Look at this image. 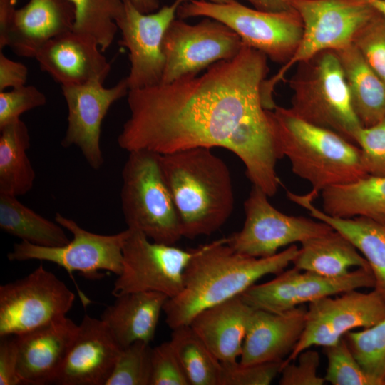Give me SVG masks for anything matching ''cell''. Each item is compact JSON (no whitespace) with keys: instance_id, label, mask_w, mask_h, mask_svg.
I'll return each instance as SVG.
<instances>
[{"instance_id":"5","label":"cell","mask_w":385,"mask_h":385,"mask_svg":"<svg viewBox=\"0 0 385 385\" xmlns=\"http://www.w3.org/2000/svg\"><path fill=\"white\" fill-rule=\"evenodd\" d=\"M297 65L289 81L293 91L291 111L304 120L356 144V133L362 125L352 107L336 52L324 51Z\"/></svg>"},{"instance_id":"8","label":"cell","mask_w":385,"mask_h":385,"mask_svg":"<svg viewBox=\"0 0 385 385\" xmlns=\"http://www.w3.org/2000/svg\"><path fill=\"white\" fill-rule=\"evenodd\" d=\"M177 16L182 19L204 16L222 22L238 34L244 44L284 64L294 54L303 32L302 21L295 10L268 12L238 1L214 4L190 0L178 7Z\"/></svg>"},{"instance_id":"43","label":"cell","mask_w":385,"mask_h":385,"mask_svg":"<svg viewBox=\"0 0 385 385\" xmlns=\"http://www.w3.org/2000/svg\"><path fill=\"white\" fill-rule=\"evenodd\" d=\"M28 78V68L21 62L7 58L0 51V92L8 88H15L25 86Z\"/></svg>"},{"instance_id":"1","label":"cell","mask_w":385,"mask_h":385,"mask_svg":"<svg viewBox=\"0 0 385 385\" xmlns=\"http://www.w3.org/2000/svg\"><path fill=\"white\" fill-rule=\"evenodd\" d=\"M267 57L243 45L232 58L216 62L202 75L129 90V118L117 138L131 152L160 155L205 147L223 148L243 163L246 174L269 197L277 191L280 155L272 110L262 88Z\"/></svg>"},{"instance_id":"23","label":"cell","mask_w":385,"mask_h":385,"mask_svg":"<svg viewBox=\"0 0 385 385\" xmlns=\"http://www.w3.org/2000/svg\"><path fill=\"white\" fill-rule=\"evenodd\" d=\"M253 309L239 295L200 311L188 325L222 364L235 363Z\"/></svg>"},{"instance_id":"39","label":"cell","mask_w":385,"mask_h":385,"mask_svg":"<svg viewBox=\"0 0 385 385\" xmlns=\"http://www.w3.org/2000/svg\"><path fill=\"white\" fill-rule=\"evenodd\" d=\"M150 385H190L170 340L152 349Z\"/></svg>"},{"instance_id":"46","label":"cell","mask_w":385,"mask_h":385,"mask_svg":"<svg viewBox=\"0 0 385 385\" xmlns=\"http://www.w3.org/2000/svg\"><path fill=\"white\" fill-rule=\"evenodd\" d=\"M133 5L141 12L149 14L159 9V0H130Z\"/></svg>"},{"instance_id":"10","label":"cell","mask_w":385,"mask_h":385,"mask_svg":"<svg viewBox=\"0 0 385 385\" xmlns=\"http://www.w3.org/2000/svg\"><path fill=\"white\" fill-rule=\"evenodd\" d=\"M75 294L40 265L26 277L0 286V337L17 336L66 317Z\"/></svg>"},{"instance_id":"29","label":"cell","mask_w":385,"mask_h":385,"mask_svg":"<svg viewBox=\"0 0 385 385\" xmlns=\"http://www.w3.org/2000/svg\"><path fill=\"white\" fill-rule=\"evenodd\" d=\"M30 135L20 118L0 128V193L23 195L34 187L36 173L27 155Z\"/></svg>"},{"instance_id":"12","label":"cell","mask_w":385,"mask_h":385,"mask_svg":"<svg viewBox=\"0 0 385 385\" xmlns=\"http://www.w3.org/2000/svg\"><path fill=\"white\" fill-rule=\"evenodd\" d=\"M244 43L226 24L205 17L196 24L173 19L163 36L165 66L161 83L197 73L213 63L234 58Z\"/></svg>"},{"instance_id":"40","label":"cell","mask_w":385,"mask_h":385,"mask_svg":"<svg viewBox=\"0 0 385 385\" xmlns=\"http://www.w3.org/2000/svg\"><path fill=\"white\" fill-rule=\"evenodd\" d=\"M46 97L34 86H23L0 92V128L20 118L31 109L43 106Z\"/></svg>"},{"instance_id":"45","label":"cell","mask_w":385,"mask_h":385,"mask_svg":"<svg viewBox=\"0 0 385 385\" xmlns=\"http://www.w3.org/2000/svg\"><path fill=\"white\" fill-rule=\"evenodd\" d=\"M255 9L268 12H284L294 10L290 0H247Z\"/></svg>"},{"instance_id":"21","label":"cell","mask_w":385,"mask_h":385,"mask_svg":"<svg viewBox=\"0 0 385 385\" xmlns=\"http://www.w3.org/2000/svg\"><path fill=\"white\" fill-rule=\"evenodd\" d=\"M306 314L307 308L302 304L282 312L254 309L239 363L249 365L284 361L303 333Z\"/></svg>"},{"instance_id":"17","label":"cell","mask_w":385,"mask_h":385,"mask_svg":"<svg viewBox=\"0 0 385 385\" xmlns=\"http://www.w3.org/2000/svg\"><path fill=\"white\" fill-rule=\"evenodd\" d=\"M68 107V126L61 140L63 148L77 147L88 165L99 170L104 162L101 148V125L111 106L128 95L126 78L106 88L91 81L81 85L63 86Z\"/></svg>"},{"instance_id":"33","label":"cell","mask_w":385,"mask_h":385,"mask_svg":"<svg viewBox=\"0 0 385 385\" xmlns=\"http://www.w3.org/2000/svg\"><path fill=\"white\" fill-rule=\"evenodd\" d=\"M364 371L376 383H385V318L375 325L343 337Z\"/></svg>"},{"instance_id":"15","label":"cell","mask_w":385,"mask_h":385,"mask_svg":"<svg viewBox=\"0 0 385 385\" xmlns=\"http://www.w3.org/2000/svg\"><path fill=\"white\" fill-rule=\"evenodd\" d=\"M374 284L369 267H358L344 276L327 277L293 267L270 281L254 284L240 297L253 309L282 312L322 297L374 288Z\"/></svg>"},{"instance_id":"16","label":"cell","mask_w":385,"mask_h":385,"mask_svg":"<svg viewBox=\"0 0 385 385\" xmlns=\"http://www.w3.org/2000/svg\"><path fill=\"white\" fill-rule=\"evenodd\" d=\"M188 1L175 0L157 11L145 14L130 0H123V9L115 23L121 33L119 44L129 51L130 69L125 78L129 90L161 83L165 66L163 36L178 7Z\"/></svg>"},{"instance_id":"47","label":"cell","mask_w":385,"mask_h":385,"mask_svg":"<svg viewBox=\"0 0 385 385\" xmlns=\"http://www.w3.org/2000/svg\"><path fill=\"white\" fill-rule=\"evenodd\" d=\"M371 6L385 17V0H367Z\"/></svg>"},{"instance_id":"36","label":"cell","mask_w":385,"mask_h":385,"mask_svg":"<svg viewBox=\"0 0 385 385\" xmlns=\"http://www.w3.org/2000/svg\"><path fill=\"white\" fill-rule=\"evenodd\" d=\"M352 43L385 81V17L379 12L356 34Z\"/></svg>"},{"instance_id":"41","label":"cell","mask_w":385,"mask_h":385,"mask_svg":"<svg viewBox=\"0 0 385 385\" xmlns=\"http://www.w3.org/2000/svg\"><path fill=\"white\" fill-rule=\"evenodd\" d=\"M297 363H284L280 371V385H323L324 377L318 375L320 364L319 353L311 348L302 351L297 357Z\"/></svg>"},{"instance_id":"14","label":"cell","mask_w":385,"mask_h":385,"mask_svg":"<svg viewBox=\"0 0 385 385\" xmlns=\"http://www.w3.org/2000/svg\"><path fill=\"white\" fill-rule=\"evenodd\" d=\"M385 318V297L376 289L350 290L309 303L303 333L284 363L296 360L304 350L339 341L356 328L372 327Z\"/></svg>"},{"instance_id":"19","label":"cell","mask_w":385,"mask_h":385,"mask_svg":"<svg viewBox=\"0 0 385 385\" xmlns=\"http://www.w3.org/2000/svg\"><path fill=\"white\" fill-rule=\"evenodd\" d=\"M103 53L92 36L72 29L48 41L35 58L61 86L81 85L104 83L111 64Z\"/></svg>"},{"instance_id":"44","label":"cell","mask_w":385,"mask_h":385,"mask_svg":"<svg viewBox=\"0 0 385 385\" xmlns=\"http://www.w3.org/2000/svg\"><path fill=\"white\" fill-rule=\"evenodd\" d=\"M16 0H0V50L2 49L6 34L12 21Z\"/></svg>"},{"instance_id":"6","label":"cell","mask_w":385,"mask_h":385,"mask_svg":"<svg viewBox=\"0 0 385 385\" xmlns=\"http://www.w3.org/2000/svg\"><path fill=\"white\" fill-rule=\"evenodd\" d=\"M160 155L148 150L128 152L122 169L121 208L128 229L153 242L175 245L183 235Z\"/></svg>"},{"instance_id":"18","label":"cell","mask_w":385,"mask_h":385,"mask_svg":"<svg viewBox=\"0 0 385 385\" xmlns=\"http://www.w3.org/2000/svg\"><path fill=\"white\" fill-rule=\"evenodd\" d=\"M122 349L101 319L85 314L54 384L106 385Z\"/></svg>"},{"instance_id":"24","label":"cell","mask_w":385,"mask_h":385,"mask_svg":"<svg viewBox=\"0 0 385 385\" xmlns=\"http://www.w3.org/2000/svg\"><path fill=\"white\" fill-rule=\"evenodd\" d=\"M287 196L308 210L314 219L327 223L342 234L356 247L369 265L375 280L374 289L385 297V223L363 216H330L313 205L318 195L312 191L304 195L288 192Z\"/></svg>"},{"instance_id":"4","label":"cell","mask_w":385,"mask_h":385,"mask_svg":"<svg viewBox=\"0 0 385 385\" xmlns=\"http://www.w3.org/2000/svg\"><path fill=\"white\" fill-rule=\"evenodd\" d=\"M277 144L297 175L317 195L324 189L360 180L366 172L359 147L338 133L296 115L290 108L272 110Z\"/></svg>"},{"instance_id":"26","label":"cell","mask_w":385,"mask_h":385,"mask_svg":"<svg viewBox=\"0 0 385 385\" xmlns=\"http://www.w3.org/2000/svg\"><path fill=\"white\" fill-rule=\"evenodd\" d=\"M334 51L344 73L352 107L361 125L376 124L385 117V81L353 43Z\"/></svg>"},{"instance_id":"7","label":"cell","mask_w":385,"mask_h":385,"mask_svg":"<svg viewBox=\"0 0 385 385\" xmlns=\"http://www.w3.org/2000/svg\"><path fill=\"white\" fill-rule=\"evenodd\" d=\"M303 23L300 43L292 58L277 73L265 80L262 89L267 107L275 105L274 86L294 65L315 54L337 51L351 43L357 32L376 14L367 0H290Z\"/></svg>"},{"instance_id":"32","label":"cell","mask_w":385,"mask_h":385,"mask_svg":"<svg viewBox=\"0 0 385 385\" xmlns=\"http://www.w3.org/2000/svg\"><path fill=\"white\" fill-rule=\"evenodd\" d=\"M75 9L73 30L92 36L105 52L118 30L116 19L123 9V0H68Z\"/></svg>"},{"instance_id":"2","label":"cell","mask_w":385,"mask_h":385,"mask_svg":"<svg viewBox=\"0 0 385 385\" xmlns=\"http://www.w3.org/2000/svg\"><path fill=\"white\" fill-rule=\"evenodd\" d=\"M227 242L225 237L198 247L185 268L181 292L163 307L171 329L188 325L200 311L240 295L264 276L282 272L299 252L293 244L272 256L254 257L234 251Z\"/></svg>"},{"instance_id":"22","label":"cell","mask_w":385,"mask_h":385,"mask_svg":"<svg viewBox=\"0 0 385 385\" xmlns=\"http://www.w3.org/2000/svg\"><path fill=\"white\" fill-rule=\"evenodd\" d=\"M74 21L68 0H29L16 9L2 49L9 46L19 56L35 58L48 41L73 29Z\"/></svg>"},{"instance_id":"9","label":"cell","mask_w":385,"mask_h":385,"mask_svg":"<svg viewBox=\"0 0 385 385\" xmlns=\"http://www.w3.org/2000/svg\"><path fill=\"white\" fill-rule=\"evenodd\" d=\"M55 221L73 235L63 246L43 247L26 241L15 243L7 255L10 261L37 260L54 263L73 277L78 272L88 279H100L105 270L118 276L123 267V248L130 230L101 235L82 228L73 219L56 213Z\"/></svg>"},{"instance_id":"13","label":"cell","mask_w":385,"mask_h":385,"mask_svg":"<svg viewBox=\"0 0 385 385\" xmlns=\"http://www.w3.org/2000/svg\"><path fill=\"white\" fill-rule=\"evenodd\" d=\"M268 195L253 185L245 201L242 228L227 237V245L235 252L254 257L277 254L284 246L302 242L334 229L315 219L284 214L268 200Z\"/></svg>"},{"instance_id":"49","label":"cell","mask_w":385,"mask_h":385,"mask_svg":"<svg viewBox=\"0 0 385 385\" xmlns=\"http://www.w3.org/2000/svg\"><path fill=\"white\" fill-rule=\"evenodd\" d=\"M384 385H385V383H384Z\"/></svg>"},{"instance_id":"3","label":"cell","mask_w":385,"mask_h":385,"mask_svg":"<svg viewBox=\"0 0 385 385\" xmlns=\"http://www.w3.org/2000/svg\"><path fill=\"white\" fill-rule=\"evenodd\" d=\"M160 163L183 237L218 230L234 209L232 178L224 160L212 148L197 147L160 155Z\"/></svg>"},{"instance_id":"28","label":"cell","mask_w":385,"mask_h":385,"mask_svg":"<svg viewBox=\"0 0 385 385\" xmlns=\"http://www.w3.org/2000/svg\"><path fill=\"white\" fill-rule=\"evenodd\" d=\"M322 192L323 211L330 216H363L385 223V177L368 175Z\"/></svg>"},{"instance_id":"11","label":"cell","mask_w":385,"mask_h":385,"mask_svg":"<svg viewBox=\"0 0 385 385\" xmlns=\"http://www.w3.org/2000/svg\"><path fill=\"white\" fill-rule=\"evenodd\" d=\"M197 250L155 242L130 230L123 248L122 271L112 294L149 291L175 297L183 287L185 268Z\"/></svg>"},{"instance_id":"27","label":"cell","mask_w":385,"mask_h":385,"mask_svg":"<svg viewBox=\"0 0 385 385\" xmlns=\"http://www.w3.org/2000/svg\"><path fill=\"white\" fill-rule=\"evenodd\" d=\"M294 267L327 277L348 274L351 267H369L364 257L342 234L332 230L301 242Z\"/></svg>"},{"instance_id":"25","label":"cell","mask_w":385,"mask_h":385,"mask_svg":"<svg viewBox=\"0 0 385 385\" xmlns=\"http://www.w3.org/2000/svg\"><path fill=\"white\" fill-rule=\"evenodd\" d=\"M101 319L124 348L130 344L153 341L161 312L168 297L157 292H135L115 297Z\"/></svg>"},{"instance_id":"30","label":"cell","mask_w":385,"mask_h":385,"mask_svg":"<svg viewBox=\"0 0 385 385\" xmlns=\"http://www.w3.org/2000/svg\"><path fill=\"white\" fill-rule=\"evenodd\" d=\"M0 228L6 233L43 247L70 242L64 228L21 202L16 196L0 193Z\"/></svg>"},{"instance_id":"42","label":"cell","mask_w":385,"mask_h":385,"mask_svg":"<svg viewBox=\"0 0 385 385\" xmlns=\"http://www.w3.org/2000/svg\"><path fill=\"white\" fill-rule=\"evenodd\" d=\"M17 366L18 347L15 336L0 337V385L23 384Z\"/></svg>"},{"instance_id":"48","label":"cell","mask_w":385,"mask_h":385,"mask_svg":"<svg viewBox=\"0 0 385 385\" xmlns=\"http://www.w3.org/2000/svg\"><path fill=\"white\" fill-rule=\"evenodd\" d=\"M201 1H206L208 2L214 3V4H229L234 1H237V0H201Z\"/></svg>"},{"instance_id":"38","label":"cell","mask_w":385,"mask_h":385,"mask_svg":"<svg viewBox=\"0 0 385 385\" xmlns=\"http://www.w3.org/2000/svg\"><path fill=\"white\" fill-rule=\"evenodd\" d=\"M283 361L242 365L222 364L220 385H269L279 374Z\"/></svg>"},{"instance_id":"34","label":"cell","mask_w":385,"mask_h":385,"mask_svg":"<svg viewBox=\"0 0 385 385\" xmlns=\"http://www.w3.org/2000/svg\"><path fill=\"white\" fill-rule=\"evenodd\" d=\"M152 349L143 341L123 348L106 385H150Z\"/></svg>"},{"instance_id":"35","label":"cell","mask_w":385,"mask_h":385,"mask_svg":"<svg viewBox=\"0 0 385 385\" xmlns=\"http://www.w3.org/2000/svg\"><path fill=\"white\" fill-rule=\"evenodd\" d=\"M324 353L327 359L326 382L332 385H376L359 364L344 337L324 346Z\"/></svg>"},{"instance_id":"31","label":"cell","mask_w":385,"mask_h":385,"mask_svg":"<svg viewBox=\"0 0 385 385\" xmlns=\"http://www.w3.org/2000/svg\"><path fill=\"white\" fill-rule=\"evenodd\" d=\"M170 342L190 385H220L222 362L189 325L172 329Z\"/></svg>"},{"instance_id":"20","label":"cell","mask_w":385,"mask_h":385,"mask_svg":"<svg viewBox=\"0 0 385 385\" xmlns=\"http://www.w3.org/2000/svg\"><path fill=\"white\" fill-rule=\"evenodd\" d=\"M78 325L67 317L15 336L18 374L23 384H53L73 343Z\"/></svg>"},{"instance_id":"37","label":"cell","mask_w":385,"mask_h":385,"mask_svg":"<svg viewBox=\"0 0 385 385\" xmlns=\"http://www.w3.org/2000/svg\"><path fill=\"white\" fill-rule=\"evenodd\" d=\"M355 143L361 149L367 174L385 177V117L371 126H362L356 133Z\"/></svg>"}]
</instances>
